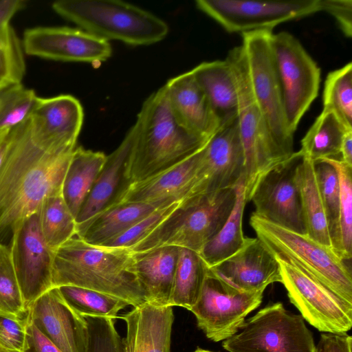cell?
<instances>
[{
  "mask_svg": "<svg viewBox=\"0 0 352 352\" xmlns=\"http://www.w3.org/2000/svg\"><path fill=\"white\" fill-rule=\"evenodd\" d=\"M58 289L67 302L82 316L114 320L120 310L130 305L123 299L89 289L70 285Z\"/></svg>",
  "mask_w": 352,
  "mask_h": 352,
  "instance_id": "34",
  "label": "cell"
},
{
  "mask_svg": "<svg viewBox=\"0 0 352 352\" xmlns=\"http://www.w3.org/2000/svg\"><path fill=\"white\" fill-rule=\"evenodd\" d=\"M297 180L306 235L322 245L331 247L325 211L316 176L314 163L307 157H302L298 164Z\"/></svg>",
  "mask_w": 352,
  "mask_h": 352,
  "instance_id": "29",
  "label": "cell"
},
{
  "mask_svg": "<svg viewBox=\"0 0 352 352\" xmlns=\"http://www.w3.org/2000/svg\"><path fill=\"white\" fill-rule=\"evenodd\" d=\"M336 168L340 184L338 240L336 253L350 261L352 256V167L340 160L325 159Z\"/></svg>",
  "mask_w": 352,
  "mask_h": 352,
  "instance_id": "36",
  "label": "cell"
},
{
  "mask_svg": "<svg viewBox=\"0 0 352 352\" xmlns=\"http://www.w3.org/2000/svg\"><path fill=\"white\" fill-rule=\"evenodd\" d=\"M179 248L163 246L133 253L136 274L146 302L168 306Z\"/></svg>",
  "mask_w": 352,
  "mask_h": 352,
  "instance_id": "25",
  "label": "cell"
},
{
  "mask_svg": "<svg viewBox=\"0 0 352 352\" xmlns=\"http://www.w3.org/2000/svg\"><path fill=\"white\" fill-rule=\"evenodd\" d=\"M348 129L332 111L322 109L301 140L299 152L314 162L340 160V148Z\"/></svg>",
  "mask_w": 352,
  "mask_h": 352,
  "instance_id": "30",
  "label": "cell"
},
{
  "mask_svg": "<svg viewBox=\"0 0 352 352\" xmlns=\"http://www.w3.org/2000/svg\"><path fill=\"white\" fill-rule=\"evenodd\" d=\"M193 352H213L208 350L197 348L195 351Z\"/></svg>",
  "mask_w": 352,
  "mask_h": 352,
  "instance_id": "50",
  "label": "cell"
},
{
  "mask_svg": "<svg viewBox=\"0 0 352 352\" xmlns=\"http://www.w3.org/2000/svg\"><path fill=\"white\" fill-rule=\"evenodd\" d=\"M27 348L28 316L21 320L0 316V352H25Z\"/></svg>",
  "mask_w": 352,
  "mask_h": 352,
  "instance_id": "43",
  "label": "cell"
},
{
  "mask_svg": "<svg viewBox=\"0 0 352 352\" xmlns=\"http://www.w3.org/2000/svg\"><path fill=\"white\" fill-rule=\"evenodd\" d=\"M209 272L232 288L247 293L265 291L281 283L280 266L274 254L257 237H245L243 247Z\"/></svg>",
  "mask_w": 352,
  "mask_h": 352,
  "instance_id": "19",
  "label": "cell"
},
{
  "mask_svg": "<svg viewBox=\"0 0 352 352\" xmlns=\"http://www.w3.org/2000/svg\"><path fill=\"white\" fill-rule=\"evenodd\" d=\"M137 133L134 124L118 147L107 155L105 164L84 201L76 218V225L83 223L103 210L124 185L126 163Z\"/></svg>",
  "mask_w": 352,
  "mask_h": 352,
  "instance_id": "24",
  "label": "cell"
},
{
  "mask_svg": "<svg viewBox=\"0 0 352 352\" xmlns=\"http://www.w3.org/2000/svg\"><path fill=\"white\" fill-rule=\"evenodd\" d=\"M270 45L280 85L287 126L294 135L316 98L320 69L292 34H272Z\"/></svg>",
  "mask_w": 352,
  "mask_h": 352,
  "instance_id": "11",
  "label": "cell"
},
{
  "mask_svg": "<svg viewBox=\"0 0 352 352\" xmlns=\"http://www.w3.org/2000/svg\"><path fill=\"white\" fill-rule=\"evenodd\" d=\"M208 269L198 252L179 248L168 306L190 311L200 296Z\"/></svg>",
  "mask_w": 352,
  "mask_h": 352,
  "instance_id": "32",
  "label": "cell"
},
{
  "mask_svg": "<svg viewBox=\"0 0 352 352\" xmlns=\"http://www.w3.org/2000/svg\"><path fill=\"white\" fill-rule=\"evenodd\" d=\"M18 283L28 309L53 287L52 251L41 234L37 213L22 221L8 244Z\"/></svg>",
  "mask_w": 352,
  "mask_h": 352,
  "instance_id": "16",
  "label": "cell"
},
{
  "mask_svg": "<svg viewBox=\"0 0 352 352\" xmlns=\"http://www.w3.org/2000/svg\"><path fill=\"white\" fill-rule=\"evenodd\" d=\"M248 202L243 181L236 187L234 207L218 233L198 252L208 265L212 267L239 251L245 237L242 228L243 215Z\"/></svg>",
  "mask_w": 352,
  "mask_h": 352,
  "instance_id": "31",
  "label": "cell"
},
{
  "mask_svg": "<svg viewBox=\"0 0 352 352\" xmlns=\"http://www.w3.org/2000/svg\"><path fill=\"white\" fill-rule=\"evenodd\" d=\"M314 163L317 182L327 217L331 247L336 252L338 240L340 184L335 167L327 160Z\"/></svg>",
  "mask_w": 352,
  "mask_h": 352,
  "instance_id": "38",
  "label": "cell"
},
{
  "mask_svg": "<svg viewBox=\"0 0 352 352\" xmlns=\"http://www.w3.org/2000/svg\"><path fill=\"white\" fill-rule=\"evenodd\" d=\"M12 129L0 131V164L4 157L6 151L10 142Z\"/></svg>",
  "mask_w": 352,
  "mask_h": 352,
  "instance_id": "49",
  "label": "cell"
},
{
  "mask_svg": "<svg viewBox=\"0 0 352 352\" xmlns=\"http://www.w3.org/2000/svg\"><path fill=\"white\" fill-rule=\"evenodd\" d=\"M340 160L352 167V131L344 135L340 148Z\"/></svg>",
  "mask_w": 352,
  "mask_h": 352,
  "instance_id": "48",
  "label": "cell"
},
{
  "mask_svg": "<svg viewBox=\"0 0 352 352\" xmlns=\"http://www.w3.org/2000/svg\"><path fill=\"white\" fill-rule=\"evenodd\" d=\"M263 292H239L212 275L208 269L200 296L190 311L208 339L226 340L236 334L246 316L260 306Z\"/></svg>",
  "mask_w": 352,
  "mask_h": 352,
  "instance_id": "14",
  "label": "cell"
},
{
  "mask_svg": "<svg viewBox=\"0 0 352 352\" xmlns=\"http://www.w3.org/2000/svg\"><path fill=\"white\" fill-rule=\"evenodd\" d=\"M204 146L167 169L124 186L109 206L123 203H173L182 200L193 178Z\"/></svg>",
  "mask_w": 352,
  "mask_h": 352,
  "instance_id": "22",
  "label": "cell"
},
{
  "mask_svg": "<svg viewBox=\"0 0 352 352\" xmlns=\"http://www.w3.org/2000/svg\"><path fill=\"white\" fill-rule=\"evenodd\" d=\"M39 97L21 83L0 92V131L11 129L28 120Z\"/></svg>",
  "mask_w": 352,
  "mask_h": 352,
  "instance_id": "40",
  "label": "cell"
},
{
  "mask_svg": "<svg viewBox=\"0 0 352 352\" xmlns=\"http://www.w3.org/2000/svg\"><path fill=\"white\" fill-rule=\"evenodd\" d=\"M26 5L23 0H0V30L10 21L19 11Z\"/></svg>",
  "mask_w": 352,
  "mask_h": 352,
  "instance_id": "47",
  "label": "cell"
},
{
  "mask_svg": "<svg viewBox=\"0 0 352 352\" xmlns=\"http://www.w3.org/2000/svg\"><path fill=\"white\" fill-rule=\"evenodd\" d=\"M28 314L38 329L63 352H88L87 322L52 287L29 307Z\"/></svg>",
  "mask_w": 352,
  "mask_h": 352,
  "instance_id": "18",
  "label": "cell"
},
{
  "mask_svg": "<svg viewBox=\"0 0 352 352\" xmlns=\"http://www.w3.org/2000/svg\"><path fill=\"white\" fill-rule=\"evenodd\" d=\"M28 314L9 246L0 243V316L21 320Z\"/></svg>",
  "mask_w": 352,
  "mask_h": 352,
  "instance_id": "37",
  "label": "cell"
},
{
  "mask_svg": "<svg viewBox=\"0 0 352 352\" xmlns=\"http://www.w3.org/2000/svg\"><path fill=\"white\" fill-rule=\"evenodd\" d=\"M89 329L88 352H124L113 319L84 316Z\"/></svg>",
  "mask_w": 352,
  "mask_h": 352,
  "instance_id": "42",
  "label": "cell"
},
{
  "mask_svg": "<svg viewBox=\"0 0 352 352\" xmlns=\"http://www.w3.org/2000/svg\"><path fill=\"white\" fill-rule=\"evenodd\" d=\"M243 148L235 118L221 126L204 146L182 201L236 188L243 181Z\"/></svg>",
  "mask_w": 352,
  "mask_h": 352,
  "instance_id": "13",
  "label": "cell"
},
{
  "mask_svg": "<svg viewBox=\"0 0 352 352\" xmlns=\"http://www.w3.org/2000/svg\"><path fill=\"white\" fill-rule=\"evenodd\" d=\"M323 109L333 112L352 129V63L328 74L324 85Z\"/></svg>",
  "mask_w": 352,
  "mask_h": 352,
  "instance_id": "35",
  "label": "cell"
},
{
  "mask_svg": "<svg viewBox=\"0 0 352 352\" xmlns=\"http://www.w3.org/2000/svg\"><path fill=\"white\" fill-rule=\"evenodd\" d=\"M80 102L70 95L40 98L29 119L33 137L40 143L57 151H72L83 123Z\"/></svg>",
  "mask_w": 352,
  "mask_h": 352,
  "instance_id": "20",
  "label": "cell"
},
{
  "mask_svg": "<svg viewBox=\"0 0 352 352\" xmlns=\"http://www.w3.org/2000/svg\"><path fill=\"white\" fill-rule=\"evenodd\" d=\"M272 32L241 34L250 87L268 129L279 147L289 157L294 153V135L287 126L282 92L270 45Z\"/></svg>",
  "mask_w": 352,
  "mask_h": 352,
  "instance_id": "8",
  "label": "cell"
},
{
  "mask_svg": "<svg viewBox=\"0 0 352 352\" xmlns=\"http://www.w3.org/2000/svg\"><path fill=\"white\" fill-rule=\"evenodd\" d=\"M107 155L76 146L67 168L62 188V196L76 218L97 177L103 168Z\"/></svg>",
  "mask_w": 352,
  "mask_h": 352,
  "instance_id": "28",
  "label": "cell"
},
{
  "mask_svg": "<svg viewBox=\"0 0 352 352\" xmlns=\"http://www.w3.org/2000/svg\"><path fill=\"white\" fill-rule=\"evenodd\" d=\"M54 287L89 289L123 299L136 307L146 302L129 249L108 248L74 236L52 251Z\"/></svg>",
  "mask_w": 352,
  "mask_h": 352,
  "instance_id": "2",
  "label": "cell"
},
{
  "mask_svg": "<svg viewBox=\"0 0 352 352\" xmlns=\"http://www.w3.org/2000/svg\"><path fill=\"white\" fill-rule=\"evenodd\" d=\"M182 200L157 209L132 227L100 247L130 249L160 226L178 208Z\"/></svg>",
  "mask_w": 352,
  "mask_h": 352,
  "instance_id": "41",
  "label": "cell"
},
{
  "mask_svg": "<svg viewBox=\"0 0 352 352\" xmlns=\"http://www.w3.org/2000/svg\"><path fill=\"white\" fill-rule=\"evenodd\" d=\"M164 87L173 117L188 132L208 141L221 127L219 120L190 71L169 79Z\"/></svg>",
  "mask_w": 352,
  "mask_h": 352,
  "instance_id": "21",
  "label": "cell"
},
{
  "mask_svg": "<svg viewBox=\"0 0 352 352\" xmlns=\"http://www.w3.org/2000/svg\"><path fill=\"white\" fill-rule=\"evenodd\" d=\"M190 71L206 96L221 126L236 118L237 89L228 61L204 62Z\"/></svg>",
  "mask_w": 352,
  "mask_h": 352,
  "instance_id": "27",
  "label": "cell"
},
{
  "mask_svg": "<svg viewBox=\"0 0 352 352\" xmlns=\"http://www.w3.org/2000/svg\"><path fill=\"white\" fill-rule=\"evenodd\" d=\"M25 352H63L34 324L28 314V348Z\"/></svg>",
  "mask_w": 352,
  "mask_h": 352,
  "instance_id": "46",
  "label": "cell"
},
{
  "mask_svg": "<svg viewBox=\"0 0 352 352\" xmlns=\"http://www.w3.org/2000/svg\"><path fill=\"white\" fill-rule=\"evenodd\" d=\"M351 347V336L325 333L321 334L316 352H352Z\"/></svg>",
  "mask_w": 352,
  "mask_h": 352,
  "instance_id": "45",
  "label": "cell"
},
{
  "mask_svg": "<svg viewBox=\"0 0 352 352\" xmlns=\"http://www.w3.org/2000/svg\"><path fill=\"white\" fill-rule=\"evenodd\" d=\"M302 158L299 151L272 168L258 180L250 197L258 217L295 232L307 234L297 168Z\"/></svg>",
  "mask_w": 352,
  "mask_h": 352,
  "instance_id": "15",
  "label": "cell"
},
{
  "mask_svg": "<svg viewBox=\"0 0 352 352\" xmlns=\"http://www.w3.org/2000/svg\"><path fill=\"white\" fill-rule=\"evenodd\" d=\"M52 7L82 30L107 41L146 45L162 41L169 31L156 15L121 1L59 0Z\"/></svg>",
  "mask_w": 352,
  "mask_h": 352,
  "instance_id": "4",
  "label": "cell"
},
{
  "mask_svg": "<svg viewBox=\"0 0 352 352\" xmlns=\"http://www.w3.org/2000/svg\"><path fill=\"white\" fill-rule=\"evenodd\" d=\"M250 224L258 238L275 254L302 267L338 296L352 303V273L349 262L331 247L272 223L253 213Z\"/></svg>",
  "mask_w": 352,
  "mask_h": 352,
  "instance_id": "7",
  "label": "cell"
},
{
  "mask_svg": "<svg viewBox=\"0 0 352 352\" xmlns=\"http://www.w3.org/2000/svg\"><path fill=\"white\" fill-rule=\"evenodd\" d=\"M321 11L330 14L337 21L344 34L352 36V1L320 0Z\"/></svg>",
  "mask_w": 352,
  "mask_h": 352,
  "instance_id": "44",
  "label": "cell"
},
{
  "mask_svg": "<svg viewBox=\"0 0 352 352\" xmlns=\"http://www.w3.org/2000/svg\"><path fill=\"white\" fill-rule=\"evenodd\" d=\"M29 119L12 129L0 164V243L8 245L15 228L36 213L45 199L62 195L75 149L42 144L33 137Z\"/></svg>",
  "mask_w": 352,
  "mask_h": 352,
  "instance_id": "1",
  "label": "cell"
},
{
  "mask_svg": "<svg viewBox=\"0 0 352 352\" xmlns=\"http://www.w3.org/2000/svg\"><path fill=\"white\" fill-rule=\"evenodd\" d=\"M21 42L25 54L54 60L99 65L112 54L109 41L69 27L29 28Z\"/></svg>",
  "mask_w": 352,
  "mask_h": 352,
  "instance_id": "17",
  "label": "cell"
},
{
  "mask_svg": "<svg viewBox=\"0 0 352 352\" xmlns=\"http://www.w3.org/2000/svg\"><path fill=\"white\" fill-rule=\"evenodd\" d=\"M135 124L137 133L125 166L124 186L167 169L208 142L177 123L164 86L145 100Z\"/></svg>",
  "mask_w": 352,
  "mask_h": 352,
  "instance_id": "3",
  "label": "cell"
},
{
  "mask_svg": "<svg viewBox=\"0 0 352 352\" xmlns=\"http://www.w3.org/2000/svg\"><path fill=\"white\" fill-rule=\"evenodd\" d=\"M22 42L10 24L0 30V92L21 84L26 67Z\"/></svg>",
  "mask_w": 352,
  "mask_h": 352,
  "instance_id": "39",
  "label": "cell"
},
{
  "mask_svg": "<svg viewBox=\"0 0 352 352\" xmlns=\"http://www.w3.org/2000/svg\"><path fill=\"white\" fill-rule=\"evenodd\" d=\"M120 318L126 326L124 352H170L173 307L145 302Z\"/></svg>",
  "mask_w": 352,
  "mask_h": 352,
  "instance_id": "23",
  "label": "cell"
},
{
  "mask_svg": "<svg viewBox=\"0 0 352 352\" xmlns=\"http://www.w3.org/2000/svg\"><path fill=\"white\" fill-rule=\"evenodd\" d=\"M222 346L228 352H316L302 316L286 310L281 302L260 309Z\"/></svg>",
  "mask_w": 352,
  "mask_h": 352,
  "instance_id": "9",
  "label": "cell"
},
{
  "mask_svg": "<svg viewBox=\"0 0 352 352\" xmlns=\"http://www.w3.org/2000/svg\"><path fill=\"white\" fill-rule=\"evenodd\" d=\"M236 199V188L182 201L160 226L130 248L144 252L163 246H176L199 252L227 221Z\"/></svg>",
  "mask_w": 352,
  "mask_h": 352,
  "instance_id": "5",
  "label": "cell"
},
{
  "mask_svg": "<svg viewBox=\"0 0 352 352\" xmlns=\"http://www.w3.org/2000/svg\"><path fill=\"white\" fill-rule=\"evenodd\" d=\"M170 204L123 203L108 206L86 222L76 225V236L87 243L100 246L153 211Z\"/></svg>",
  "mask_w": 352,
  "mask_h": 352,
  "instance_id": "26",
  "label": "cell"
},
{
  "mask_svg": "<svg viewBox=\"0 0 352 352\" xmlns=\"http://www.w3.org/2000/svg\"><path fill=\"white\" fill-rule=\"evenodd\" d=\"M196 6L227 32L270 31L276 25L321 11L320 0H197Z\"/></svg>",
  "mask_w": 352,
  "mask_h": 352,
  "instance_id": "12",
  "label": "cell"
},
{
  "mask_svg": "<svg viewBox=\"0 0 352 352\" xmlns=\"http://www.w3.org/2000/svg\"><path fill=\"white\" fill-rule=\"evenodd\" d=\"M234 75L238 95L237 123L244 153L243 176L248 201L265 173L291 157L273 138L252 93L241 45L230 50L226 58Z\"/></svg>",
  "mask_w": 352,
  "mask_h": 352,
  "instance_id": "6",
  "label": "cell"
},
{
  "mask_svg": "<svg viewBox=\"0 0 352 352\" xmlns=\"http://www.w3.org/2000/svg\"><path fill=\"white\" fill-rule=\"evenodd\" d=\"M274 254L280 266L281 283L303 319L321 332L346 333L352 327V303L296 262Z\"/></svg>",
  "mask_w": 352,
  "mask_h": 352,
  "instance_id": "10",
  "label": "cell"
},
{
  "mask_svg": "<svg viewBox=\"0 0 352 352\" xmlns=\"http://www.w3.org/2000/svg\"><path fill=\"white\" fill-rule=\"evenodd\" d=\"M36 213L41 234L52 251L76 236V219L62 195L45 199Z\"/></svg>",
  "mask_w": 352,
  "mask_h": 352,
  "instance_id": "33",
  "label": "cell"
}]
</instances>
